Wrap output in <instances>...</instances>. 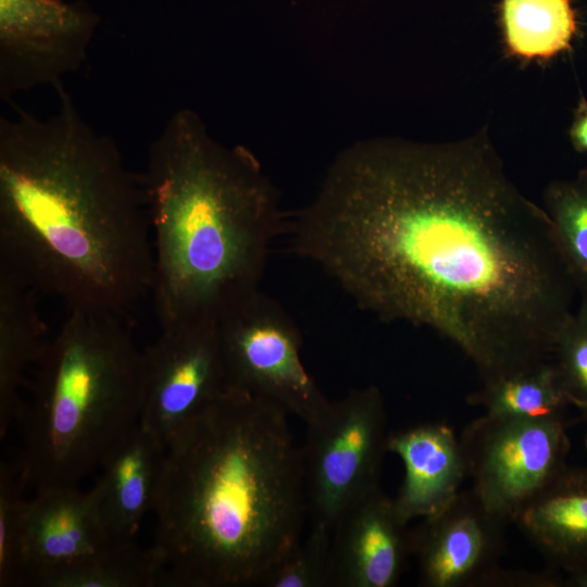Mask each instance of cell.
I'll list each match as a JSON object with an SVG mask.
<instances>
[{
	"instance_id": "cell-13",
	"label": "cell",
	"mask_w": 587,
	"mask_h": 587,
	"mask_svg": "<svg viewBox=\"0 0 587 587\" xmlns=\"http://www.w3.org/2000/svg\"><path fill=\"white\" fill-rule=\"evenodd\" d=\"M405 526L380 488L351 508L333 529L332 586H395L410 551Z\"/></svg>"
},
{
	"instance_id": "cell-26",
	"label": "cell",
	"mask_w": 587,
	"mask_h": 587,
	"mask_svg": "<svg viewBox=\"0 0 587 587\" xmlns=\"http://www.w3.org/2000/svg\"><path fill=\"white\" fill-rule=\"evenodd\" d=\"M564 586L587 587V570L569 574L566 579H564Z\"/></svg>"
},
{
	"instance_id": "cell-5",
	"label": "cell",
	"mask_w": 587,
	"mask_h": 587,
	"mask_svg": "<svg viewBox=\"0 0 587 587\" xmlns=\"http://www.w3.org/2000/svg\"><path fill=\"white\" fill-rule=\"evenodd\" d=\"M120 316L68 311L36 362L16 463L36 492L78 487L139 421L141 352Z\"/></svg>"
},
{
	"instance_id": "cell-27",
	"label": "cell",
	"mask_w": 587,
	"mask_h": 587,
	"mask_svg": "<svg viewBox=\"0 0 587 587\" xmlns=\"http://www.w3.org/2000/svg\"><path fill=\"white\" fill-rule=\"evenodd\" d=\"M584 417H585V420L587 422V415H584ZM584 442H585V447L587 449V428H586V432H585V440H584Z\"/></svg>"
},
{
	"instance_id": "cell-8",
	"label": "cell",
	"mask_w": 587,
	"mask_h": 587,
	"mask_svg": "<svg viewBox=\"0 0 587 587\" xmlns=\"http://www.w3.org/2000/svg\"><path fill=\"white\" fill-rule=\"evenodd\" d=\"M460 442L471 492L507 524L567 465L571 446L565 416L484 414Z\"/></svg>"
},
{
	"instance_id": "cell-10",
	"label": "cell",
	"mask_w": 587,
	"mask_h": 587,
	"mask_svg": "<svg viewBox=\"0 0 587 587\" xmlns=\"http://www.w3.org/2000/svg\"><path fill=\"white\" fill-rule=\"evenodd\" d=\"M95 13L61 0H0V96L63 83L84 64Z\"/></svg>"
},
{
	"instance_id": "cell-15",
	"label": "cell",
	"mask_w": 587,
	"mask_h": 587,
	"mask_svg": "<svg viewBox=\"0 0 587 587\" xmlns=\"http://www.w3.org/2000/svg\"><path fill=\"white\" fill-rule=\"evenodd\" d=\"M165 447L139 422L107 450L92 487L113 544L135 541L145 515L153 510Z\"/></svg>"
},
{
	"instance_id": "cell-4",
	"label": "cell",
	"mask_w": 587,
	"mask_h": 587,
	"mask_svg": "<svg viewBox=\"0 0 587 587\" xmlns=\"http://www.w3.org/2000/svg\"><path fill=\"white\" fill-rule=\"evenodd\" d=\"M141 179L161 328L218 322L260 290L287 222L246 150L220 143L195 111L180 109L150 143Z\"/></svg>"
},
{
	"instance_id": "cell-2",
	"label": "cell",
	"mask_w": 587,
	"mask_h": 587,
	"mask_svg": "<svg viewBox=\"0 0 587 587\" xmlns=\"http://www.w3.org/2000/svg\"><path fill=\"white\" fill-rule=\"evenodd\" d=\"M53 88L51 116L0 117V267L68 311L121 315L152 284L141 175Z\"/></svg>"
},
{
	"instance_id": "cell-24",
	"label": "cell",
	"mask_w": 587,
	"mask_h": 587,
	"mask_svg": "<svg viewBox=\"0 0 587 587\" xmlns=\"http://www.w3.org/2000/svg\"><path fill=\"white\" fill-rule=\"evenodd\" d=\"M552 362L571 405L587 415V304L578 303L555 341Z\"/></svg>"
},
{
	"instance_id": "cell-22",
	"label": "cell",
	"mask_w": 587,
	"mask_h": 587,
	"mask_svg": "<svg viewBox=\"0 0 587 587\" xmlns=\"http://www.w3.org/2000/svg\"><path fill=\"white\" fill-rule=\"evenodd\" d=\"M332 536L333 532L328 527L312 523L309 534L266 574L261 585L332 586Z\"/></svg>"
},
{
	"instance_id": "cell-21",
	"label": "cell",
	"mask_w": 587,
	"mask_h": 587,
	"mask_svg": "<svg viewBox=\"0 0 587 587\" xmlns=\"http://www.w3.org/2000/svg\"><path fill=\"white\" fill-rule=\"evenodd\" d=\"M542 208L550 220L579 302L587 304V168L571 179L549 184Z\"/></svg>"
},
{
	"instance_id": "cell-11",
	"label": "cell",
	"mask_w": 587,
	"mask_h": 587,
	"mask_svg": "<svg viewBox=\"0 0 587 587\" xmlns=\"http://www.w3.org/2000/svg\"><path fill=\"white\" fill-rule=\"evenodd\" d=\"M508 524L488 513L470 491L460 492L409 534L425 587H486L500 567Z\"/></svg>"
},
{
	"instance_id": "cell-17",
	"label": "cell",
	"mask_w": 587,
	"mask_h": 587,
	"mask_svg": "<svg viewBox=\"0 0 587 587\" xmlns=\"http://www.w3.org/2000/svg\"><path fill=\"white\" fill-rule=\"evenodd\" d=\"M39 294L0 267V436L24 408L18 390L25 369L36 363L48 340Z\"/></svg>"
},
{
	"instance_id": "cell-18",
	"label": "cell",
	"mask_w": 587,
	"mask_h": 587,
	"mask_svg": "<svg viewBox=\"0 0 587 587\" xmlns=\"http://www.w3.org/2000/svg\"><path fill=\"white\" fill-rule=\"evenodd\" d=\"M502 22L509 51L527 60L554 57L576 34L570 0H503Z\"/></svg>"
},
{
	"instance_id": "cell-20",
	"label": "cell",
	"mask_w": 587,
	"mask_h": 587,
	"mask_svg": "<svg viewBox=\"0 0 587 587\" xmlns=\"http://www.w3.org/2000/svg\"><path fill=\"white\" fill-rule=\"evenodd\" d=\"M39 587L164 586V569L152 547L113 544L100 553L42 578Z\"/></svg>"
},
{
	"instance_id": "cell-23",
	"label": "cell",
	"mask_w": 587,
	"mask_h": 587,
	"mask_svg": "<svg viewBox=\"0 0 587 587\" xmlns=\"http://www.w3.org/2000/svg\"><path fill=\"white\" fill-rule=\"evenodd\" d=\"M26 483L17 465L0 469V586L17 585L21 572V545L28 500Z\"/></svg>"
},
{
	"instance_id": "cell-3",
	"label": "cell",
	"mask_w": 587,
	"mask_h": 587,
	"mask_svg": "<svg viewBox=\"0 0 587 587\" xmlns=\"http://www.w3.org/2000/svg\"><path fill=\"white\" fill-rule=\"evenodd\" d=\"M287 416L226 387L167 445L151 546L164 586L261 585L300 541L303 460Z\"/></svg>"
},
{
	"instance_id": "cell-14",
	"label": "cell",
	"mask_w": 587,
	"mask_h": 587,
	"mask_svg": "<svg viewBox=\"0 0 587 587\" xmlns=\"http://www.w3.org/2000/svg\"><path fill=\"white\" fill-rule=\"evenodd\" d=\"M387 452L398 455L404 477L394 499L399 520L407 525L446 508L467 477L465 459L453 429L442 423L415 425L388 435Z\"/></svg>"
},
{
	"instance_id": "cell-9",
	"label": "cell",
	"mask_w": 587,
	"mask_h": 587,
	"mask_svg": "<svg viewBox=\"0 0 587 587\" xmlns=\"http://www.w3.org/2000/svg\"><path fill=\"white\" fill-rule=\"evenodd\" d=\"M225 388L217 322L161 328L141 352L138 422L166 448Z\"/></svg>"
},
{
	"instance_id": "cell-6",
	"label": "cell",
	"mask_w": 587,
	"mask_h": 587,
	"mask_svg": "<svg viewBox=\"0 0 587 587\" xmlns=\"http://www.w3.org/2000/svg\"><path fill=\"white\" fill-rule=\"evenodd\" d=\"M386 420L383 395L370 385L329 401L307 425L301 450L312 523L333 532L351 508L379 489Z\"/></svg>"
},
{
	"instance_id": "cell-12",
	"label": "cell",
	"mask_w": 587,
	"mask_h": 587,
	"mask_svg": "<svg viewBox=\"0 0 587 587\" xmlns=\"http://www.w3.org/2000/svg\"><path fill=\"white\" fill-rule=\"evenodd\" d=\"M111 545L93 488L37 491L25 513L18 583L38 586L50 574L76 565Z\"/></svg>"
},
{
	"instance_id": "cell-19",
	"label": "cell",
	"mask_w": 587,
	"mask_h": 587,
	"mask_svg": "<svg viewBox=\"0 0 587 587\" xmlns=\"http://www.w3.org/2000/svg\"><path fill=\"white\" fill-rule=\"evenodd\" d=\"M467 403L483 408L485 414L523 417L565 416L571 405L552 360L483 383Z\"/></svg>"
},
{
	"instance_id": "cell-1",
	"label": "cell",
	"mask_w": 587,
	"mask_h": 587,
	"mask_svg": "<svg viewBox=\"0 0 587 587\" xmlns=\"http://www.w3.org/2000/svg\"><path fill=\"white\" fill-rule=\"evenodd\" d=\"M285 233L361 309L436 332L483 383L552 360L575 310L546 211L484 132L351 148Z\"/></svg>"
},
{
	"instance_id": "cell-7",
	"label": "cell",
	"mask_w": 587,
	"mask_h": 587,
	"mask_svg": "<svg viewBox=\"0 0 587 587\" xmlns=\"http://www.w3.org/2000/svg\"><path fill=\"white\" fill-rule=\"evenodd\" d=\"M217 325L226 387L266 401L305 425L325 411L329 400L303 364L301 334L272 298L259 290Z\"/></svg>"
},
{
	"instance_id": "cell-25",
	"label": "cell",
	"mask_w": 587,
	"mask_h": 587,
	"mask_svg": "<svg viewBox=\"0 0 587 587\" xmlns=\"http://www.w3.org/2000/svg\"><path fill=\"white\" fill-rule=\"evenodd\" d=\"M570 136L577 151L587 152V101L584 98L576 108Z\"/></svg>"
},
{
	"instance_id": "cell-16",
	"label": "cell",
	"mask_w": 587,
	"mask_h": 587,
	"mask_svg": "<svg viewBox=\"0 0 587 587\" xmlns=\"http://www.w3.org/2000/svg\"><path fill=\"white\" fill-rule=\"evenodd\" d=\"M513 523L553 567L587 570V466L567 464Z\"/></svg>"
}]
</instances>
